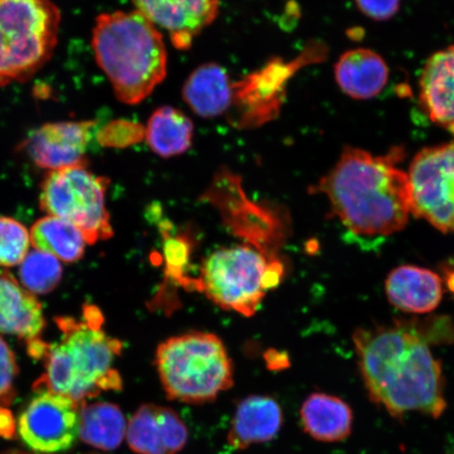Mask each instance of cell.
Here are the masks:
<instances>
[{
    "label": "cell",
    "instance_id": "obj_1",
    "mask_svg": "<svg viewBox=\"0 0 454 454\" xmlns=\"http://www.w3.org/2000/svg\"><path fill=\"white\" fill-rule=\"evenodd\" d=\"M369 400L396 421L408 413L439 419L447 410L441 362L412 329L381 326L354 334Z\"/></svg>",
    "mask_w": 454,
    "mask_h": 454
},
{
    "label": "cell",
    "instance_id": "obj_2",
    "mask_svg": "<svg viewBox=\"0 0 454 454\" xmlns=\"http://www.w3.org/2000/svg\"><path fill=\"white\" fill-rule=\"evenodd\" d=\"M401 151L377 156L345 147L339 160L310 192L325 195L334 215L354 234L385 237L400 231L411 214L407 172L397 168Z\"/></svg>",
    "mask_w": 454,
    "mask_h": 454
},
{
    "label": "cell",
    "instance_id": "obj_3",
    "mask_svg": "<svg viewBox=\"0 0 454 454\" xmlns=\"http://www.w3.org/2000/svg\"><path fill=\"white\" fill-rule=\"evenodd\" d=\"M56 323L61 338L45 345V372L34 383V391L67 397L78 407L102 391H121L122 379L113 363L121 354L122 343L102 329L101 311L88 305L82 320L66 317Z\"/></svg>",
    "mask_w": 454,
    "mask_h": 454
},
{
    "label": "cell",
    "instance_id": "obj_4",
    "mask_svg": "<svg viewBox=\"0 0 454 454\" xmlns=\"http://www.w3.org/2000/svg\"><path fill=\"white\" fill-rule=\"evenodd\" d=\"M92 44L96 61L123 104H140L167 76L162 34L138 11L98 16Z\"/></svg>",
    "mask_w": 454,
    "mask_h": 454
},
{
    "label": "cell",
    "instance_id": "obj_5",
    "mask_svg": "<svg viewBox=\"0 0 454 454\" xmlns=\"http://www.w3.org/2000/svg\"><path fill=\"white\" fill-rule=\"evenodd\" d=\"M156 367L169 400L206 404L234 384V367L215 334L192 332L158 346Z\"/></svg>",
    "mask_w": 454,
    "mask_h": 454
},
{
    "label": "cell",
    "instance_id": "obj_6",
    "mask_svg": "<svg viewBox=\"0 0 454 454\" xmlns=\"http://www.w3.org/2000/svg\"><path fill=\"white\" fill-rule=\"evenodd\" d=\"M60 19L51 0H0V87L27 82L47 64Z\"/></svg>",
    "mask_w": 454,
    "mask_h": 454
},
{
    "label": "cell",
    "instance_id": "obj_7",
    "mask_svg": "<svg viewBox=\"0 0 454 454\" xmlns=\"http://www.w3.org/2000/svg\"><path fill=\"white\" fill-rule=\"evenodd\" d=\"M110 180L90 172L87 163L50 170L43 181L39 203L45 213L81 230L88 244L113 236L106 194Z\"/></svg>",
    "mask_w": 454,
    "mask_h": 454
},
{
    "label": "cell",
    "instance_id": "obj_8",
    "mask_svg": "<svg viewBox=\"0 0 454 454\" xmlns=\"http://www.w3.org/2000/svg\"><path fill=\"white\" fill-rule=\"evenodd\" d=\"M271 260L251 246L218 249L204 260L199 292L219 308L253 317L265 297Z\"/></svg>",
    "mask_w": 454,
    "mask_h": 454
},
{
    "label": "cell",
    "instance_id": "obj_9",
    "mask_svg": "<svg viewBox=\"0 0 454 454\" xmlns=\"http://www.w3.org/2000/svg\"><path fill=\"white\" fill-rule=\"evenodd\" d=\"M411 214L442 232H454V139L425 147L407 172Z\"/></svg>",
    "mask_w": 454,
    "mask_h": 454
},
{
    "label": "cell",
    "instance_id": "obj_10",
    "mask_svg": "<svg viewBox=\"0 0 454 454\" xmlns=\"http://www.w3.org/2000/svg\"><path fill=\"white\" fill-rule=\"evenodd\" d=\"M78 408L67 397L39 394L20 417V438L30 450L39 453L69 450L79 429Z\"/></svg>",
    "mask_w": 454,
    "mask_h": 454
},
{
    "label": "cell",
    "instance_id": "obj_11",
    "mask_svg": "<svg viewBox=\"0 0 454 454\" xmlns=\"http://www.w3.org/2000/svg\"><path fill=\"white\" fill-rule=\"evenodd\" d=\"M297 62L286 65L281 60L271 61L262 70L234 83L231 107L237 109V126L253 128L277 115L287 79L298 69Z\"/></svg>",
    "mask_w": 454,
    "mask_h": 454
},
{
    "label": "cell",
    "instance_id": "obj_12",
    "mask_svg": "<svg viewBox=\"0 0 454 454\" xmlns=\"http://www.w3.org/2000/svg\"><path fill=\"white\" fill-rule=\"evenodd\" d=\"M136 11L169 34L176 49L191 48L219 13V0H133Z\"/></svg>",
    "mask_w": 454,
    "mask_h": 454
},
{
    "label": "cell",
    "instance_id": "obj_13",
    "mask_svg": "<svg viewBox=\"0 0 454 454\" xmlns=\"http://www.w3.org/2000/svg\"><path fill=\"white\" fill-rule=\"evenodd\" d=\"M94 126L92 121L44 124L27 140L28 155L37 167L49 170L87 163L84 154Z\"/></svg>",
    "mask_w": 454,
    "mask_h": 454
},
{
    "label": "cell",
    "instance_id": "obj_14",
    "mask_svg": "<svg viewBox=\"0 0 454 454\" xmlns=\"http://www.w3.org/2000/svg\"><path fill=\"white\" fill-rule=\"evenodd\" d=\"M127 439L137 454H178L189 440V431L172 408L145 404L130 418Z\"/></svg>",
    "mask_w": 454,
    "mask_h": 454
},
{
    "label": "cell",
    "instance_id": "obj_15",
    "mask_svg": "<svg viewBox=\"0 0 454 454\" xmlns=\"http://www.w3.org/2000/svg\"><path fill=\"white\" fill-rule=\"evenodd\" d=\"M419 96L430 121L454 134V44L438 51L426 62Z\"/></svg>",
    "mask_w": 454,
    "mask_h": 454
},
{
    "label": "cell",
    "instance_id": "obj_16",
    "mask_svg": "<svg viewBox=\"0 0 454 454\" xmlns=\"http://www.w3.org/2000/svg\"><path fill=\"white\" fill-rule=\"evenodd\" d=\"M45 325L43 306L12 275L0 276V333L12 334L30 345L41 340Z\"/></svg>",
    "mask_w": 454,
    "mask_h": 454
},
{
    "label": "cell",
    "instance_id": "obj_17",
    "mask_svg": "<svg viewBox=\"0 0 454 454\" xmlns=\"http://www.w3.org/2000/svg\"><path fill=\"white\" fill-rule=\"evenodd\" d=\"M284 421L282 408L268 395H251L236 408L227 442L235 450H247L275 439Z\"/></svg>",
    "mask_w": 454,
    "mask_h": 454
},
{
    "label": "cell",
    "instance_id": "obj_18",
    "mask_svg": "<svg viewBox=\"0 0 454 454\" xmlns=\"http://www.w3.org/2000/svg\"><path fill=\"white\" fill-rule=\"evenodd\" d=\"M385 288L389 302L411 314H427L438 308L442 298L439 275L414 265H403L391 271Z\"/></svg>",
    "mask_w": 454,
    "mask_h": 454
},
{
    "label": "cell",
    "instance_id": "obj_19",
    "mask_svg": "<svg viewBox=\"0 0 454 454\" xmlns=\"http://www.w3.org/2000/svg\"><path fill=\"white\" fill-rule=\"evenodd\" d=\"M339 88L356 100H368L382 92L389 78L387 64L371 49L357 48L340 57L334 67Z\"/></svg>",
    "mask_w": 454,
    "mask_h": 454
},
{
    "label": "cell",
    "instance_id": "obj_20",
    "mask_svg": "<svg viewBox=\"0 0 454 454\" xmlns=\"http://www.w3.org/2000/svg\"><path fill=\"white\" fill-rule=\"evenodd\" d=\"M300 418L305 433L316 441L344 442L353 433V408L336 395L311 394L301 407Z\"/></svg>",
    "mask_w": 454,
    "mask_h": 454
},
{
    "label": "cell",
    "instance_id": "obj_21",
    "mask_svg": "<svg viewBox=\"0 0 454 454\" xmlns=\"http://www.w3.org/2000/svg\"><path fill=\"white\" fill-rule=\"evenodd\" d=\"M186 105L202 118H215L231 110L234 83L218 64L202 65L191 74L184 85Z\"/></svg>",
    "mask_w": 454,
    "mask_h": 454
},
{
    "label": "cell",
    "instance_id": "obj_22",
    "mask_svg": "<svg viewBox=\"0 0 454 454\" xmlns=\"http://www.w3.org/2000/svg\"><path fill=\"white\" fill-rule=\"evenodd\" d=\"M145 137L150 149L158 156L184 154L192 145L194 123L184 112L173 106H161L152 114Z\"/></svg>",
    "mask_w": 454,
    "mask_h": 454
},
{
    "label": "cell",
    "instance_id": "obj_23",
    "mask_svg": "<svg viewBox=\"0 0 454 454\" xmlns=\"http://www.w3.org/2000/svg\"><path fill=\"white\" fill-rule=\"evenodd\" d=\"M79 416V435L85 444L105 451L117 450L126 434V418L112 403L84 404Z\"/></svg>",
    "mask_w": 454,
    "mask_h": 454
},
{
    "label": "cell",
    "instance_id": "obj_24",
    "mask_svg": "<svg viewBox=\"0 0 454 454\" xmlns=\"http://www.w3.org/2000/svg\"><path fill=\"white\" fill-rule=\"evenodd\" d=\"M30 238L36 251L52 254L67 263L81 260L87 246L81 230L54 215L38 220L32 227Z\"/></svg>",
    "mask_w": 454,
    "mask_h": 454
},
{
    "label": "cell",
    "instance_id": "obj_25",
    "mask_svg": "<svg viewBox=\"0 0 454 454\" xmlns=\"http://www.w3.org/2000/svg\"><path fill=\"white\" fill-rule=\"evenodd\" d=\"M62 277L59 260L54 255L34 251L28 253L20 263V279L33 294H45L59 286Z\"/></svg>",
    "mask_w": 454,
    "mask_h": 454
},
{
    "label": "cell",
    "instance_id": "obj_26",
    "mask_svg": "<svg viewBox=\"0 0 454 454\" xmlns=\"http://www.w3.org/2000/svg\"><path fill=\"white\" fill-rule=\"evenodd\" d=\"M30 243V232L19 221L0 218V266L20 264L28 254Z\"/></svg>",
    "mask_w": 454,
    "mask_h": 454
},
{
    "label": "cell",
    "instance_id": "obj_27",
    "mask_svg": "<svg viewBox=\"0 0 454 454\" xmlns=\"http://www.w3.org/2000/svg\"><path fill=\"white\" fill-rule=\"evenodd\" d=\"M166 236L164 241V258H166L167 275L170 280L180 284L185 288L199 291L198 279L192 280L190 277L185 275L187 266L190 262V244L183 238H173L169 232L162 231Z\"/></svg>",
    "mask_w": 454,
    "mask_h": 454
},
{
    "label": "cell",
    "instance_id": "obj_28",
    "mask_svg": "<svg viewBox=\"0 0 454 454\" xmlns=\"http://www.w3.org/2000/svg\"><path fill=\"white\" fill-rule=\"evenodd\" d=\"M17 374L19 365L15 355L5 340L0 338V406L12 404L16 396L14 383Z\"/></svg>",
    "mask_w": 454,
    "mask_h": 454
},
{
    "label": "cell",
    "instance_id": "obj_29",
    "mask_svg": "<svg viewBox=\"0 0 454 454\" xmlns=\"http://www.w3.org/2000/svg\"><path fill=\"white\" fill-rule=\"evenodd\" d=\"M357 9L369 19L384 21L393 19L402 0H355Z\"/></svg>",
    "mask_w": 454,
    "mask_h": 454
},
{
    "label": "cell",
    "instance_id": "obj_30",
    "mask_svg": "<svg viewBox=\"0 0 454 454\" xmlns=\"http://www.w3.org/2000/svg\"><path fill=\"white\" fill-rule=\"evenodd\" d=\"M16 421L13 413L0 406V438L12 441L16 439Z\"/></svg>",
    "mask_w": 454,
    "mask_h": 454
},
{
    "label": "cell",
    "instance_id": "obj_31",
    "mask_svg": "<svg viewBox=\"0 0 454 454\" xmlns=\"http://www.w3.org/2000/svg\"><path fill=\"white\" fill-rule=\"evenodd\" d=\"M445 454H454V441L446 448Z\"/></svg>",
    "mask_w": 454,
    "mask_h": 454
},
{
    "label": "cell",
    "instance_id": "obj_32",
    "mask_svg": "<svg viewBox=\"0 0 454 454\" xmlns=\"http://www.w3.org/2000/svg\"><path fill=\"white\" fill-rule=\"evenodd\" d=\"M3 454H28V453L24 452V451H20V450H9V451L4 452Z\"/></svg>",
    "mask_w": 454,
    "mask_h": 454
}]
</instances>
